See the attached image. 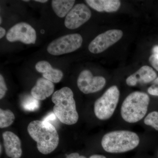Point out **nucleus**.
I'll return each mask as SVG.
<instances>
[{"instance_id":"obj_10","label":"nucleus","mask_w":158,"mask_h":158,"mask_svg":"<svg viewBox=\"0 0 158 158\" xmlns=\"http://www.w3.org/2000/svg\"><path fill=\"white\" fill-rule=\"evenodd\" d=\"M91 16V11L88 6L84 4H77L65 16V27L70 30L78 28L89 20Z\"/></svg>"},{"instance_id":"obj_18","label":"nucleus","mask_w":158,"mask_h":158,"mask_svg":"<svg viewBox=\"0 0 158 158\" xmlns=\"http://www.w3.org/2000/svg\"><path fill=\"white\" fill-rule=\"evenodd\" d=\"M144 122L146 125L158 131V112L153 111L148 114L144 118Z\"/></svg>"},{"instance_id":"obj_32","label":"nucleus","mask_w":158,"mask_h":158,"mask_svg":"<svg viewBox=\"0 0 158 158\" xmlns=\"http://www.w3.org/2000/svg\"></svg>"},{"instance_id":"obj_6","label":"nucleus","mask_w":158,"mask_h":158,"mask_svg":"<svg viewBox=\"0 0 158 158\" xmlns=\"http://www.w3.org/2000/svg\"><path fill=\"white\" fill-rule=\"evenodd\" d=\"M82 42L83 38L80 34H67L52 41L48 46L47 51L53 56L69 53L80 48Z\"/></svg>"},{"instance_id":"obj_22","label":"nucleus","mask_w":158,"mask_h":158,"mask_svg":"<svg viewBox=\"0 0 158 158\" xmlns=\"http://www.w3.org/2000/svg\"><path fill=\"white\" fill-rule=\"evenodd\" d=\"M150 63L158 71V55L152 54L149 57Z\"/></svg>"},{"instance_id":"obj_15","label":"nucleus","mask_w":158,"mask_h":158,"mask_svg":"<svg viewBox=\"0 0 158 158\" xmlns=\"http://www.w3.org/2000/svg\"><path fill=\"white\" fill-rule=\"evenodd\" d=\"M88 6L98 12H115L119 9L121 2L118 0H87Z\"/></svg>"},{"instance_id":"obj_17","label":"nucleus","mask_w":158,"mask_h":158,"mask_svg":"<svg viewBox=\"0 0 158 158\" xmlns=\"http://www.w3.org/2000/svg\"><path fill=\"white\" fill-rule=\"evenodd\" d=\"M15 116L12 111L9 110L0 109V127H9L14 122Z\"/></svg>"},{"instance_id":"obj_14","label":"nucleus","mask_w":158,"mask_h":158,"mask_svg":"<svg viewBox=\"0 0 158 158\" xmlns=\"http://www.w3.org/2000/svg\"><path fill=\"white\" fill-rule=\"evenodd\" d=\"M36 70L42 73L44 78L52 83H59L63 77L62 71L53 69L47 61H41L37 62L35 66Z\"/></svg>"},{"instance_id":"obj_3","label":"nucleus","mask_w":158,"mask_h":158,"mask_svg":"<svg viewBox=\"0 0 158 158\" xmlns=\"http://www.w3.org/2000/svg\"><path fill=\"white\" fill-rule=\"evenodd\" d=\"M139 136L127 130L112 131L105 134L101 141L102 147L110 153H121L135 149L139 144Z\"/></svg>"},{"instance_id":"obj_12","label":"nucleus","mask_w":158,"mask_h":158,"mask_svg":"<svg viewBox=\"0 0 158 158\" xmlns=\"http://www.w3.org/2000/svg\"><path fill=\"white\" fill-rule=\"evenodd\" d=\"M157 78V74L151 67L144 65L135 73L128 77L126 80L127 85L131 87L136 86L139 83L148 84Z\"/></svg>"},{"instance_id":"obj_2","label":"nucleus","mask_w":158,"mask_h":158,"mask_svg":"<svg viewBox=\"0 0 158 158\" xmlns=\"http://www.w3.org/2000/svg\"><path fill=\"white\" fill-rule=\"evenodd\" d=\"M54 103L53 111L57 118L62 123L73 125L77 122L79 115L72 90L63 87L55 91L52 98Z\"/></svg>"},{"instance_id":"obj_28","label":"nucleus","mask_w":158,"mask_h":158,"mask_svg":"<svg viewBox=\"0 0 158 158\" xmlns=\"http://www.w3.org/2000/svg\"><path fill=\"white\" fill-rule=\"evenodd\" d=\"M35 2H37L44 3L48 2L47 0H35Z\"/></svg>"},{"instance_id":"obj_30","label":"nucleus","mask_w":158,"mask_h":158,"mask_svg":"<svg viewBox=\"0 0 158 158\" xmlns=\"http://www.w3.org/2000/svg\"><path fill=\"white\" fill-rule=\"evenodd\" d=\"M23 2H30V1H29V0H26V1H25V0H24Z\"/></svg>"},{"instance_id":"obj_29","label":"nucleus","mask_w":158,"mask_h":158,"mask_svg":"<svg viewBox=\"0 0 158 158\" xmlns=\"http://www.w3.org/2000/svg\"><path fill=\"white\" fill-rule=\"evenodd\" d=\"M0 21H1V22H0V23H2V17H1V18H0Z\"/></svg>"},{"instance_id":"obj_4","label":"nucleus","mask_w":158,"mask_h":158,"mask_svg":"<svg viewBox=\"0 0 158 158\" xmlns=\"http://www.w3.org/2000/svg\"><path fill=\"white\" fill-rule=\"evenodd\" d=\"M150 101L148 94L144 92L136 91L130 94L122 104V118L129 123L141 121L147 114Z\"/></svg>"},{"instance_id":"obj_5","label":"nucleus","mask_w":158,"mask_h":158,"mask_svg":"<svg viewBox=\"0 0 158 158\" xmlns=\"http://www.w3.org/2000/svg\"><path fill=\"white\" fill-rule=\"evenodd\" d=\"M120 92L118 87L113 85L94 102V113L100 120H107L112 117L119 101Z\"/></svg>"},{"instance_id":"obj_19","label":"nucleus","mask_w":158,"mask_h":158,"mask_svg":"<svg viewBox=\"0 0 158 158\" xmlns=\"http://www.w3.org/2000/svg\"><path fill=\"white\" fill-rule=\"evenodd\" d=\"M39 106L38 100L34 98L32 96L26 98L23 103V107L27 111H34L39 107Z\"/></svg>"},{"instance_id":"obj_11","label":"nucleus","mask_w":158,"mask_h":158,"mask_svg":"<svg viewBox=\"0 0 158 158\" xmlns=\"http://www.w3.org/2000/svg\"><path fill=\"white\" fill-rule=\"evenodd\" d=\"M2 137L6 154L11 158H20L22 155L21 141L18 136L11 131L3 133Z\"/></svg>"},{"instance_id":"obj_24","label":"nucleus","mask_w":158,"mask_h":158,"mask_svg":"<svg viewBox=\"0 0 158 158\" xmlns=\"http://www.w3.org/2000/svg\"><path fill=\"white\" fill-rule=\"evenodd\" d=\"M65 158H87L85 156H81L77 152L72 153Z\"/></svg>"},{"instance_id":"obj_7","label":"nucleus","mask_w":158,"mask_h":158,"mask_svg":"<svg viewBox=\"0 0 158 158\" xmlns=\"http://www.w3.org/2000/svg\"><path fill=\"white\" fill-rule=\"evenodd\" d=\"M123 36L120 30H110L100 34L90 43L88 49L93 54H99L118 42Z\"/></svg>"},{"instance_id":"obj_25","label":"nucleus","mask_w":158,"mask_h":158,"mask_svg":"<svg viewBox=\"0 0 158 158\" xmlns=\"http://www.w3.org/2000/svg\"><path fill=\"white\" fill-rule=\"evenodd\" d=\"M6 30L4 28L1 27H0V38L2 39L6 35Z\"/></svg>"},{"instance_id":"obj_13","label":"nucleus","mask_w":158,"mask_h":158,"mask_svg":"<svg viewBox=\"0 0 158 158\" xmlns=\"http://www.w3.org/2000/svg\"><path fill=\"white\" fill-rule=\"evenodd\" d=\"M54 85L52 82L45 78L38 79L36 85L31 90V95L38 101L44 100L53 93Z\"/></svg>"},{"instance_id":"obj_8","label":"nucleus","mask_w":158,"mask_h":158,"mask_svg":"<svg viewBox=\"0 0 158 158\" xmlns=\"http://www.w3.org/2000/svg\"><path fill=\"white\" fill-rule=\"evenodd\" d=\"M6 38L9 42L21 41L26 44H34L37 39V34L34 28L30 24L20 23L9 29Z\"/></svg>"},{"instance_id":"obj_21","label":"nucleus","mask_w":158,"mask_h":158,"mask_svg":"<svg viewBox=\"0 0 158 158\" xmlns=\"http://www.w3.org/2000/svg\"><path fill=\"white\" fill-rule=\"evenodd\" d=\"M8 90L6 82L2 74L0 75V99H2L6 95Z\"/></svg>"},{"instance_id":"obj_31","label":"nucleus","mask_w":158,"mask_h":158,"mask_svg":"<svg viewBox=\"0 0 158 158\" xmlns=\"http://www.w3.org/2000/svg\"><path fill=\"white\" fill-rule=\"evenodd\" d=\"M2 152V145L1 144V153Z\"/></svg>"},{"instance_id":"obj_16","label":"nucleus","mask_w":158,"mask_h":158,"mask_svg":"<svg viewBox=\"0 0 158 158\" xmlns=\"http://www.w3.org/2000/svg\"><path fill=\"white\" fill-rule=\"evenodd\" d=\"M74 0H53L52 6L54 12L60 18L66 16L73 8Z\"/></svg>"},{"instance_id":"obj_23","label":"nucleus","mask_w":158,"mask_h":158,"mask_svg":"<svg viewBox=\"0 0 158 158\" xmlns=\"http://www.w3.org/2000/svg\"><path fill=\"white\" fill-rule=\"evenodd\" d=\"M56 116L55 114H54V113H51L50 114H49L48 115V116L44 118V121L49 122V121H52V120L56 119Z\"/></svg>"},{"instance_id":"obj_27","label":"nucleus","mask_w":158,"mask_h":158,"mask_svg":"<svg viewBox=\"0 0 158 158\" xmlns=\"http://www.w3.org/2000/svg\"><path fill=\"white\" fill-rule=\"evenodd\" d=\"M152 52L153 54L158 55V45L155 46L152 49Z\"/></svg>"},{"instance_id":"obj_26","label":"nucleus","mask_w":158,"mask_h":158,"mask_svg":"<svg viewBox=\"0 0 158 158\" xmlns=\"http://www.w3.org/2000/svg\"><path fill=\"white\" fill-rule=\"evenodd\" d=\"M89 158H106V157L104 156L97 154L90 156Z\"/></svg>"},{"instance_id":"obj_1","label":"nucleus","mask_w":158,"mask_h":158,"mask_svg":"<svg viewBox=\"0 0 158 158\" xmlns=\"http://www.w3.org/2000/svg\"><path fill=\"white\" fill-rule=\"evenodd\" d=\"M27 131L31 138L37 142L38 151L43 154L51 153L58 146L59 134L50 123L34 120L29 123Z\"/></svg>"},{"instance_id":"obj_20","label":"nucleus","mask_w":158,"mask_h":158,"mask_svg":"<svg viewBox=\"0 0 158 158\" xmlns=\"http://www.w3.org/2000/svg\"><path fill=\"white\" fill-rule=\"evenodd\" d=\"M148 92L151 95L158 96V77L153 81L152 85L148 88Z\"/></svg>"},{"instance_id":"obj_9","label":"nucleus","mask_w":158,"mask_h":158,"mask_svg":"<svg viewBox=\"0 0 158 158\" xmlns=\"http://www.w3.org/2000/svg\"><path fill=\"white\" fill-rule=\"evenodd\" d=\"M106 80L102 76H93L90 70L85 69L80 73L77 81L79 90L85 94L95 93L105 87Z\"/></svg>"}]
</instances>
